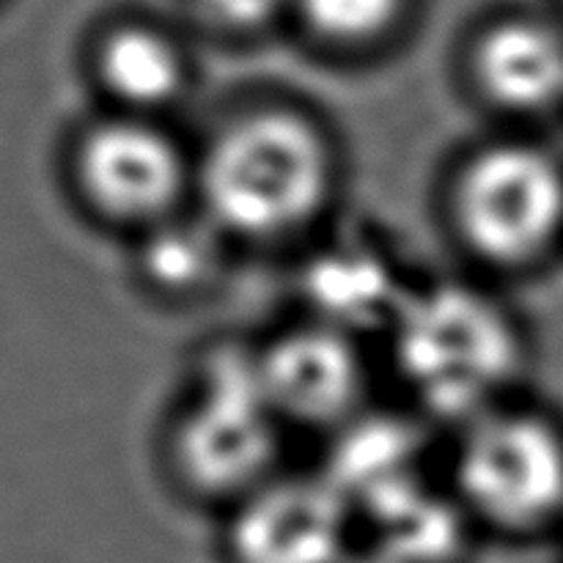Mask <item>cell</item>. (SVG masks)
Segmentation results:
<instances>
[{"mask_svg":"<svg viewBox=\"0 0 563 563\" xmlns=\"http://www.w3.org/2000/svg\"><path fill=\"white\" fill-rule=\"evenodd\" d=\"M346 148L306 99L258 91L192 137V207L240 253L291 256L344 212Z\"/></svg>","mask_w":563,"mask_h":563,"instance_id":"6da1fadb","label":"cell"},{"mask_svg":"<svg viewBox=\"0 0 563 563\" xmlns=\"http://www.w3.org/2000/svg\"><path fill=\"white\" fill-rule=\"evenodd\" d=\"M374 346L399 405L440 434L520 394L531 357L498 284L462 267L418 273Z\"/></svg>","mask_w":563,"mask_h":563,"instance_id":"7a4b0ae2","label":"cell"},{"mask_svg":"<svg viewBox=\"0 0 563 563\" xmlns=\"http://www.w3.org/2000/svg\"><path fill=\"white\" fill-rule=\"evenodd\" d=\"M434 209L462 269L495 284L520 278L563 242V163L528 132L504 126L445 159Z\"/></svg>","mask_w":563,"mask_h":563,"instance_id":"3957f363","label":"cell"},{"mask_svg":"<svg viewBox=\"0 0 563 563\" xmlns=\"http://www.w3.org/2000/svg\"><path fill=\"white\" fill-rule=\"evenodd\" d=\"M289 432L269 412L253 368V344L201 352L163 427V462L196 500L234 506L284 471Z\"/></svg>","mask_w":563,"mask_h":563,"instance_id":"277c9868","label":"cell"},{"mask_svg":"<svg viewBox=\"0 0 563 563\" xmlns=\"http://www.w3.org/2000/svg\"><path fill=\"white\" fill-rule=\"evenodd\" d=\"M58 165L80 218L124 240L192 207V137L174 119L93 104L66 132Z\"/></svg>","mask_w":563,"mask_h":563,"instance_id":"5b68a950","label":"cell"},{"mask_svg":"<svg viewBox=\"0 0 563 563\" xmlns=\"http://www.w3.org/2000/svg\"><path fill=\"white\" fill-rule=\"evenodd\" d=\"M445 438V482L462 515L509 533L563 515V427L520 394L456 423Z\"/></svg>","mask_w":563,"mask_h":563,"instance_id":"8992f818","label":"cell"},{"mask_svg":"<svg viewBox=\"0 0 563 563\" xmlns=\"http://www.w3.org/2000/svg\"><path fill=\"white\" fill-rule=\"evenodd\" d=\"M253 344L256 383L289 434L328 440L377 405V346L355 333L291 311Z\"/></svg>","mask_w":563,"mask_h":563,"instance_id":"52a82bcc","label":"cell"},{"mask_svg":"<svg viewBox=\"0 0 563 563\" xmlns=\"http://www.w3.org/2000/svg\"><path fill=\"white\" fill-rule=\"evenodd\" d=\"M295 258V313L377 344L416 269L377 229L339 218L308 240Z\"/></svg>","mask_w":563,"mask_h":563,"instance_id":"ba28073f","label":"cell"},{"mask_svg":"<svg viewBox=\"0 0 563 563\" xmlns=\"http://www.w3.org/2000/svg\"><path fill=\"white\" fill-rule=\"evenodd\" d=\"M460 91L500 124L520 126L563 108V27L509 11L478 22L454 53Z\"/></svg>","mask_w":563,"mask_h":563,"instance_id":"9c48e42d","label":"cell"},{"mask_svg":"<svg viewBox=\"0 0 563 563\" xmlns=\"http://www.w3.org/2000/svg\"><path fill=\"white\" fill-rule=\"evenodd\" d=\"M80 71L97 108L176 119L198 88L187 27L143 14L99 22L80 47Z\"/></svg>","mask_w":563,"mask_h":563,"instance_id":"30bf717a","label":"cell"},{"mask_svg":"<svg viewBox=\"0 0 563 563\" xmlns=\"http://www.w3.org/2000/svg\"><path fill=\"white\" fill-rule=\"evenodd\" d=\"M229 509L236 563H333L352 522V504L324 473L278 471Z\"/></svg>","mask_w":563,"mask_h":563,"instance_id":"8fae6325","label":"cell"},{"mask_svg":"<svg viewBox=\"0 0 563 563\" xmlns=\"http://www.w3.org/2000/svg\"><path fill=\"white\" fill-rule=\"evenodd\" d=\"M135 286L159 306H196L218 295L242 256L196 207L132 236Z\"/></svg>","mask_w":563,"mask_h":563,"instance_id":"7c38bea8","label":"cell"},{"mask_svg":"<svg viewBox=\"0 0 563 563\" xmlns=\"http://www.w3.org/2000/svg\"><path fill=\"white\" fill-rule=\"evenodd\" d=\"M416 0H291L289 31L313 58L372 66L405 47Z\"/></svg>","mask_w":563,"mask_h":563,"instance_id":"4fadbf2b","label":"cell"},{"mask_svg":"<svg viewBox=\"0 0 563 563\" xmlns=\"http://www.w3.org/2000/svg\"><path fill=\"white\" fill-rule=\"evenodd\" d=\"M187 31L225 47H251L289 31L291 0H185Z\"/></svg>","mask_w":563,"mask_h":563,"instance_id":"5bb4252c","label":"cell"}]
</instances>
